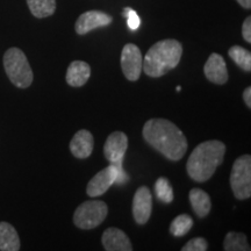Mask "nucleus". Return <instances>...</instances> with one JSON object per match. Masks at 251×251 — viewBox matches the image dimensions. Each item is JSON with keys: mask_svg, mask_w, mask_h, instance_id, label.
I'll list each match as a JSON object with an SVG mask.
<instances>
[{"mask_svg": "<svg viewBox=\"0 0 251 251\" xmlns=\"http://www.w3.org/2000/svg\"><path fill=\"white\" fill-rule=\"evenodd\" d=\"M243 100L246 102V105L248 107L251 108V87H247L243 92Z\"/></svg>", "mask_w": 251, "mask_h": 251, "instance_id": "a878e982", "label": "nucleus"}, {"mask_svg": "<svg viewBox=\"0 0 251 251\" xmlns=\"http://www.w3.org/2000/svg\"><path fill=\"white\" fill-rule=\"evenodd\" d=\"M203 72L207 79L216 85H224L228 81V70L225 58L221 55L213 52L207 59Z\"/></svg>", "mask_w": 251, "mask_h": 251, "instance_id": "f8f14e48", "label": "nucleus"}, {"mask_svg": "<svg viewBox=\"0 0 251 251\" xmlns=\"http://www.w3.org/2000/svg\"><path fill=\"white\" fill-rule=\"evenodd\" d=\"M128 148V137L122 131H114L106 140L103 146V155L112 164L122 163Z\"/></svg>", "mask_w": 251, "mask_h": 251, "instance_id": "9b49d317", "label": "nucleus"}, {"mask_svg": "<svg viewBox=\"0 0 251 251\" xmlns=\"http://www.w3.org/2000/svg\"><path fill=\"white\" fill-rule=\"evenodd\" d=\"M236 1L242 6L243 8L250 9L251 8V0H236Z\"/></svg>", "mask_w": 251, "mask_h": 251, "instance_id": "bb28decb", "label": "nucleus"}, {"mask_svg": "<svg viewBox=\"0 0 251 251\" xmlns=\"http://www.w3.org/2000/svg\"><path fill=\"white\" fill-rule=\"evenodd\" d=\"M20 247V238L13 226L8 222H0V250L18 251Z\"/></svg>", "mask_w": 251, "mask_h": 251, "instance_id": "f3484780", "label": "nucleus"}, {"mask_svg": "<svg viewBox=\"0 0 251 251\" xmlns=\"http://www.w3.org/2000/svg\"><path fill=\"white\" fill-rule=\"evenodd\" d=\"M122 15H124L125 18H127V25H128V28H129L130 30H136L137 28L140 27L141 19L139 17V14H137L133 8H130V7L124 8Z\"/></svg>", "mask_w": 251, "mask_h": 251, "instance_id": "b1692460", "label": "nucleus"}, {"mask_svg": "<svg viewBox=\"0 0 251 251\" xmlns=\"http://www.w3.org/2000/svg\"><path fill=\"white\" fill-rule=\"evenodd\" d=\"M183 46L179 41L174 39L158 41L144 56L142 71L152 78L164 76L179 64Z\"/></svg>", "mask_w": 251, "mask_h": 251, "instance_id": "7ed1b4c3", "label": "nucleus"}, {"mask_svg": "<svg viewBox=\"0 0 251 251\" xmlns=\"http://www.w3.org/2000/svg\"><path fill=\"white\" fill-rule=\"evenodd\" d=\"M91 76V68L84 61H74L69 65L67 71V83L71 87L85 85Z\"/></svg>", "mask_w": 251, "mask_h": 251, "instance_id": "2eb2a0df", "label": "nucleus"}, {"mask_svg": "<svg viewBox=\"0 0 251 251\" xmlns=\"http://www.w3.org/2000/svg\"><path fill=\"white\" fill-rule=\"evenodd\" d=\"M142 64L143 57L139 47L133 43L126 45L121 52V68L126 79L130 81L139 80L142 74Z\"/></svg>", "mask_w": 251, "mask_h": 251, "instance_id": "6e6552de", "label": "nucleus"}, {"mask_svg": "<svg viewBox=\"0 0 251 251\" xmlns=\"http://www.w3.org/2000/svg\"><path fill=\"white\" fill-rule=\"evenodd\" d=\"M143 139L170 161L177 162L187 151L186 137L174 122L166 119H150L143 126Z\"/></svg>", "mask_w": 251, "mask_h": 251, "instance_id": "f257e3e1", "label": "nucleus"}, {"mask_svg": "<svg viewBox=\"0 0 251 251\" xmlns=\"http://www.w3.org/2000/svg\"><path fill=\"white\" fill-rule=\"evenodd\" d=\"M242 35L243 39L247 41L248 43H251V18L248 17L244 20L242 26Z\"/></svg>", "mask_w": 251, "mask_h": 251, "instance_id": "393cba45", "label": "nucleus"}, {"mask_svg": "<svg viewBox=\"0 0 251 251\" xmlns=\"http://www.w3.org/2000/svg\"><path fill=\"white\" fill-rule=\"evenodd\" d=\"M108 207L101 200H89L77 207L74 214V224L77 228L89 230L97 228L105 221Z\"/></svg>", "mask_w": 251, "mask_h": 251, "instance_id": "423d86ee", "label": "nucleus"}, {"mask_svg": "<svg viewBox=\"0 0 251 251\" xmlns=\"http://www.w3.org/2000/svg\"><path fill=\"white\" fill-rule=\"evenodd\" d=\"M230 187L237 200L251 197V156L242 155L234 162L230 174Z\"/></svg>", "mask_w": 251, "mask_h": 251, "instance_id": "0eeeda50", "label": "nucleus"}, {"mask_svg": "<svg viewBox=\"0 0 251 251\" xmlns=\"http://www.w3.org/2000/svg\"><path fill=\"white\" fill-rule=\"evenodd\" d=\"M207 249H208V242L202 237L192 238L181 248L183 251H206Z\"/></svg>", "mask_w": 251, "mask_h": 251, "instance_id": "5701e85b", "label": "nucleus"}, {"mask_svg": "<svg viewBox=\"0 0 251 251\" xmlns=\"http://www.w3.org/2000/svg\"><path fill=\"white\" fill-rule=\"evenodd\" d=\"M228 55L242 70L251 71V52L241 46H233L228 50Z\"/></svg>", "mask_w": 251, "mask_h": 251, "instance_id": "aec40b11", "label": "nucleus"}, {"mask_svg": "<svg viewBox=\"0 0 251 251\" xmlns=\"http://www.w3.org/2000/svg\"><path fill=\"white\" fill-rule=\"evenodd\" d=\"M128 179L127 175L124 170L122 163L109 164L107 168L102 169L89 181L86 187L87 196L91 198H97L106 193V191L113 184L122 185Z\"/></svg>", "mask_w": 251, "mask_h": 251, "instance_id": "39448f33", "label": "nucleus"}, {"mask_svg": "<svg viewBox=\"0 0 251 251\" xmlns=\"http://www.w3.org/2000/svg\"><path fill=\"white\" fill-rule=\"evenodd\" d=\"M27 5L31 14L39 19L50 17L56 11V0H27Z\"/></svg>", "mask_w": 251, "mask_h": 251, "instance_id": "a211bd4d", "label": "nucleus"}, {"mask_svg": "<svg viewBox=\"0 0 251 251\" xmlns=\"http://www.w3.org/2000/svg\"><path fill=\"white\" fill-rule=\"evenodd\" d=\"M4 68L8 79L19 89H27L33 83V70L21 49L9 48L5 52Z\"/></svg>", "mask_w": 251, "mask_h": 251, "instance_id": "20e7f679", "label": "nucleus"}, {"mask_svg": "<svg viewBox=\"0 0 251 251\" xmlns=\"http://www.w3.org/2000/svg\"><path fill=\"white\" fill-rule=\"evenodd\" d=\"M190 202L193 212L198 218L203 219L209 214L212 208L211 198L201 188H193L190 191Z\"/></svg>", "mask_w": 251, "mask_h": 251, "instance_id": "dca6fc26", "label": "nucleus"}, {"mask_svg": "<svg viewBox=\"0 0 251 251\" xmlns=\"http://www.w3.org/2000/svg\"><path fill=\"white\" fill-rule=\"evenodd\" d=\"M226 146L218 140L206 141L196 147L186 164L187 174L197 183H205L224 162Z\"/></svg>", "mask_w": 251, "mask_h": 251, "instance_id": "f03ea898", "label": "nucleus"}, {"mask_svg": "<svg viewBox=\"0 0 251 251\" xmlns=\"http://www.w3.org/2000/svg\"><path fill=\"white\" fill-rule=\"evenodd\" d=\"M113 18L101 11H87L79 15L76 21V33L78 35H85L91 30L111 25Z\"/></svg>", "mask_w": 251, "mask_h": 251, "instance_id": "9d476101", "label": "nucleus"}, {"mask_svg": "<svg viewBox=\"0 0 251 251\" xmlns=\"http://www.w3.org/2000/svg\"><path fill=\"white\" fill-rule=\"evenodd\" d=\"M180 90H181V87H180V86H177V91H178V92H179Z\"/></svg>", "mask_w": 251, "mask_h": 251, "instance_id": "cd10ccee", "label": "nucleus"}, {"mask_svg": "<svg viewBox=\"0 0 251 251\" xmlns=\"http://www.w3.org/2000/svg\"><path fill=\"white\" fill-rule=\"evenodd\" d=\"M193 227V220L190 215L180 214L176 216L170 225V233L175 237H181L186 235Z\"/></svg>", "mask_w": 251, "mask_h": 251, "instance_id": "412c9836", "label": "nucleus"}, {"mask_svg": "<svg viewBox=\"0 0 251 251\" xmlns=\"http://www.w3.org/2000/svg\"><path fill=\"white\" fill-rule=\"evenodd\" d=\"M70 151L76 158L85 159L91 156L94 147L93 135L89 130L81 129L75 134L70 142Z\"/></svg>", "mask_w": 251, "mask_h": 251, "instance_id": "4468645a", "label": "nucleus"}, {"mask_svg": "<svg viewBox=\"0 0 251 251\" xmlns=\"http://www.w3.org/2000/svg\"><path fill=\"white\" fill-rule=\"evenodd\" d=\"M152 194L147 186H141L135 192L133 200V216L139 225H146L151 216Z\"/></svg>", "mask_w": 251, "mask_h": 251, "instance_id": "1a4fd4ad", "label": "nucleus"}, {"mask_svg": "<svg viewBox=\"0 0 251 251\" xmlns=\"http://www.w3.org/2000/svg\"><path fill=\"white\" fill-rule=\"evenodd\" d=\"M224 249L226 251H250V247L246 235L230 231L225 237Z\"/></svg>", "mask_w": 251, "mask_h": 251, "instance_id": "6ab92c4d", "label": "nucleus"}, {"mask_svg": "<svg viewBox=\"0 0 251 251\" xmlns=\"http://www.w3.org/2000/svg\"><path fill=\"white\" fill-rule=\"evenodd\" d=\"M102 246L107 251H131L133 246L129 237L119 228H107L101 237Z\"/></svg>", "mask_w": 251, "mask_h": 251, "instance_id": "ddd939ff", "label": "nucleus"}, {"mask_svg": "<svg viewBox=\"0 0 251 251\" xmlns=\"http://www.w3.org/2000/svg\"><path fill=\"white\" fill-rule=\"evenodd\" d=\"M155 194L159 201L170 203L174 200V188L168 178L159 177L155 183Z\"/></svg>", "mask_w": 251, "mask_h": 251, "instance_id": "4be33fe9", "label": "nucleus"}]
</instances>
